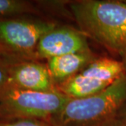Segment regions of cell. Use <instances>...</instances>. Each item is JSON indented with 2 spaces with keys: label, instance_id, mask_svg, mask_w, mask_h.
Here are the masks:
<instances>
[{
  "label": "cell",
  "instance_id": "cell-1",
  "mask_svg": "<svg viewBox=\"0 0 126 126\" xmlns=\"http://www.w3.org/2000/svg\"><path fill=\"white\" fill-rule=\"evenodd\" d=\"M69 9L79 30L113 54L126 48V2L124 0H78Z\"/></svg>",
  "mask_w": 126,
  "mask_h": 126
},
{
  "label": "cell",
  "instance_id": "cell-2",
  "mask_svg": "<svg viewBox=\"0 0 126 126\" xmlns=\"http://www.w3.org/2000/svg\"><path fill=\"white\" fill-rule=\"evenodd\" d=\"M126 104V74L106 89L71 99L49 123L55 126H104L117 117Z\"/></svg>",
  "mask_w": 126,
  "mask_h": 126
},
{
  "label": "cell",
  "instance_id": "cell-3",
  "mask_svg": "<svg viewBox=\"0 0 126 126\" xmlns=\"http://www.w3.org/2000/svg\"><path fill=\"white\" fill-rule=\"evenodd\" d=\"M70 98L58 90H23L7 86L0 92V118H30L49 122Z\"/></svg>",
  "mask_w": 126,
  "mask_h": 126
},
{
  "label": "cell",
  "instance_id": "cell-4",
  "mask_svg": "<svg viewBox=\"0 0 126 126\" xmlns=\"http://www.w3.org/2000/svg\"><path fill=\"white\" fill-rule=\"evenodd\" d=\"M27 16L0 18V46L11 54L34 60L41 38L58 23Z\"/></svg>",
  "mask_w": 126,
  "mask_h": 126
},
{
  "label": "cell",
  "instance_id": "cell-5",
  "mask_svg": "<svg viewBox=\"0 0 126 126\" xmlns=\"http://www.w3.org/2000/svg\"><path fill=\"white\" fill-rule=\"evenodd\" d=\"M125 74L121 60L98 56L57 89L71 99L86 97L106 89Z\"/></svg>",
  "mask_w": 126,
  "mask_h": 126
},
{
  "label": "cell",
  "instance_id": "cell-6",
  "mask_svg": "<svg viewBox=\"0 0 126 126\" xmlns=\"http://www.w3.org/2000/svg\"><path fill=\"white\" fill-rule=\"evenodd\" d=\"M9 86L20 89L50 92L58 90L46 63L10 53L3 54Z\"/></svg>",
  "mask_w": 126,
  "mask_h": 126
},
{
  "label": "cell",
  "instance_id": "cell-7",
  "mask_svg": "<svg viewBox=\"0 0 126 126\" xmlns=\"http://www.w3.org/2000/svg\"><path fill=\"white\" fill-rule=\"evenodd\" d=\"M91 50L87 36L79 30L57 25L41 38L36 46L34 60H43L64 55Z\"/></svg>",
  "mask_w": 126,
  "mask_h": 126
},
{
  "label": "cell",
  "instance_id": "cell-8",
  "mask_svg": "<svg viewBox=\"0 0 126 126\" xmlns=\"http://www.w3.org/2000/svg\"><path fill=\"white\" fill-rule=\"evenodd\" d=\"M97 57L92 50L75 53L48 59L46 65L57 88L76 76Z\"/></svg>",
  "mask_w": 126,
  "mask_h": 126
},
{
  "label": "cell",
  "instance_id": "cell-9",
  "mask_svg": "<svg viewBox=\"0 0 126 126\" xmlns=\"http://www.w3.org/2000/svg\"><path fill=\"white\" fill-rule=\"evenodd\" d=\"M35 2L25 0H0V18L25 15H39Z\"/></svg>",
  "mask_w": 126,
  "mask_h": 126
},
{
  "label": "cell",
  "instance_id": "cell-10",
  "mask_svg": "<svg viewBox=\"0 0 126 126\" xmlns=\"http://www.w3.org/2000/svg\"><path fill=\"white\" fill-rule=\"evenodd\" d=\"M0 126H55L50 123L30 118H0Z\"/></svg>",
  "mask_w": 126,
  "mask_h": 126
},
{
  "label": "cell",
  "instance_id": "cell-11",
  "mask_svg": "<svg viewBox=\"0 0 126 126\" xmlns=\"http://www.w3.org/2000/svg\"><path fill=\"white\" fill-rule=\"evenodd\" d=\"M3 54L0 53V92L9 86V75L5 65Z\"/></svg>",
  "mask_w": 126,
  "mask_h": 126
},
{
  "label": "cell",
  "instance_id": "cell-12",
  "mask_svg": "<svg viewBox=\"0 0 126 126\" xmlns=\"http://www.w3.org/2000/svg\"><path fill=\"white\" fill-rule=\"evenodd\" d=\"M104 126H126V122L116 117Z\"/></svg>",
  "mask_w": 126,
  "mask_h": 126
},
{
  "label": "cell",
  "instance_id": "cell-13",
  "mask_svg": "<svg viewBox=\"0 0 126 126\" xmlns=\"http://www.w3.org/2000/svg\"><path fill=\"white\" fill-rule=\"evenodd\" d=\"M117 118L126 122V104L119 111L117 115Z\"/></svg>",
  "mask_w": 126,
  "mask_h": 126
},
{
  "label": "cell",
  "instance_id": "cell-14",
  "mask_svg": "<svg viewBox=\"0 0 126 126\" xmlns=\"http://www.w3.org/2000/svg\"><path fill=\"white\" fill-rule=\"evenodd\" d=\"M119 57L121 58L120 60L123 64V66L124 70H125V72L126 74V48L120 53Z\"/></svg>",
  "mask_w": 126,
  "mask_h": 126
},
{
  "label": "cell",
  "instance_id": "cell-15",
  "mask_svg": "<svg viewBox=\"0 0 126 126\" xmlns=\"http://www.w3.org/2000/svg\"><path fill=\"white\" fill-rule=\"evenodd\" d=\"M0 53H10L8 50H6L4 48H3L2 46H0Z\"/></svg>",
  "mask_w": 126,
  "mask_h": 126
},
{
  "label": "cell",
  "instance_id": "cell-16",
  "mask_svg": "<svg viewBox=\"0 0 126 126\" xmlns=\"http://www.w3.org/2000/svg\"><path fill=\"white\" fill-rule=\"evenodd\" d=\"M124 1H126V0H124Z\"/></svg>",
  "mask_w": 126,
  "mask_h": 126
}]
</instances>
